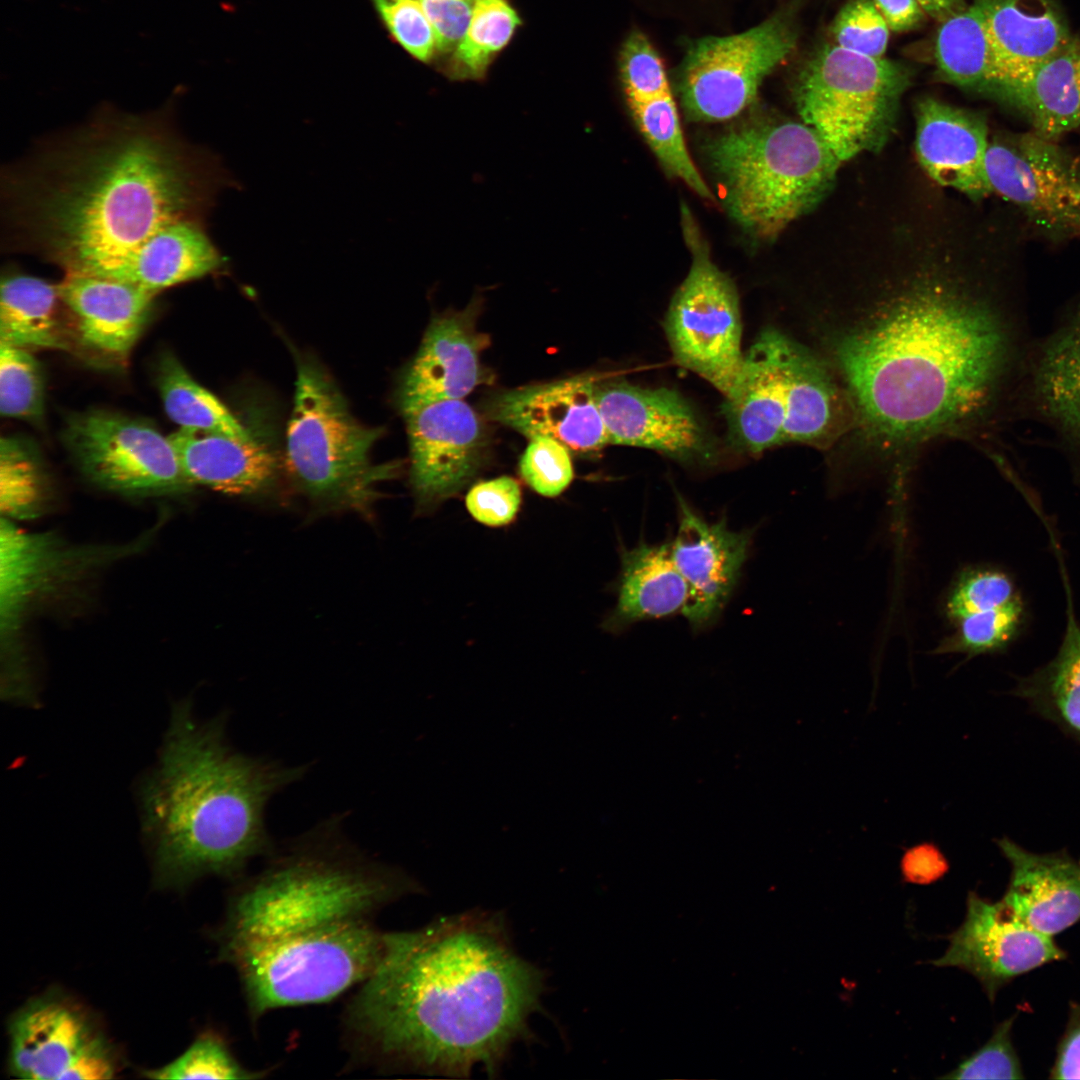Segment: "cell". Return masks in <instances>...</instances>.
<instances>
[{"mask_svg": "<svg viewBox=\"0 0 1080 1080\" xmlns=\"http://www.w3.org/2000/svg\"><path fill=\"white\" fill-rule=\"evenodd\" d=\"M789 340L768 328L744 354L739 377L723 406L729 440L739 450L759 453L785 443Z\"/></svg>", "mask_w": 1080, "mask_h": 1080, "instance_id": "obj_21", "label": "cell"}, {"mask_svg": "<svg viewBox=\"0 0 1080 1080\" xmlns=\"http://www.w3.org/2000/svg\"><path fill=\"white\" fill-rule=\"evenodd\" d=\"M519 474L539 495L557 497L567 489L574 477L571 453L552 438H531L520 457Z\"/></svg>", "mask_w": 1080, "mask_h": 1080, "instance_id": "obj_42", "label": "cell"}, {"mask_svg": "<svg viewBox=\"0 0 1080 1080\" xmlns=\"http://www.w3.org/2000/svg\"><path fill=\"white\" fill-rule=\"evenodd\" d=\"M40 466L32 450L16 437L0 440V507L8 519H31L43 505Z\"/></svg>", "mask_w": 1080, "mask_h": 1080, "instance_id": "obj_38", "label": "cell"}, {"mask_svg": "<svg viewBox=\"0 0 1080 1080\" xmlns=\"http://www.w3.org/2000/svg\"><path fill=\"white\" fill-rule=\"evenodd\" d=\"M237 182L190 143L168 109H102L39 143L1 175V242L63 273L121 280L166 227L207 220Z\"/></svg>", "mask_w": 1080, "mask_h": 1080, "instance_id": "obj_1", "label": "cell"}, {"mask_svg": "<svg viewBox=\"0 0 1080 1080\" xmlns=\"http://www.w3.org/2000/svg\"><path fill=\"white\" fill-rule=\"evenodd\" d=\"M58 289L78 342L116 363L127 360L158 295L124 281L80 273H64Z\"/></svg>", "mask_w": 1080, "mask_h": 1080, "instance_id": "obj_22", "label": "cell"}, {"mask_svg": "<svg viewBox=\"0 0 1080 1080\" xmlns=\"http://www.w3.org/2000/svg\"><path fill=\"white\" fill-rule=\"evenodd\" d=\"M601 375H575L497 391L482 405L486 417L531 439L552 438L578 457H594L609 444L594 397Z\"/></svg>", "mask_w": 1080, "mask_h": 1080, "instance_id": "obj_16", "label": "cell"}, {"mask_svg": "<svg viewBox=\"0 0 1080 1080\" xmlns=\"http://www.w3.org/2000/svg\"><path fill=\"white\" fill-rule=\"evenodd\" d=\"M522 491L517 480L500 476L474 484L465 498L471 517L488 527L510 524L519 513Z\"/></svg>", "mask_w": 1080, "mask_h": 1080, "instance_id": "obj_46", "label": "cell"}, {"mask_svg": "<svg viewBox=\"0 0 1080 1080\" xmlns=\"http://www.w3.org/2000/svg\"><path fill=\"white\" fill-rule=\"evenodd\" d=\"M304 772L233 750L223 719L201 722L189 702L174 705L157 765L140 790L157 882L239 878L252 860L272 854L266 805Z\"/></svg>", "mask_w": 1080, "mask_h": 1080, "instance_id": "obj_5", "label": "cell"}, {"mask_svg": "<svg viewBox=\"0 0 1080 1080\" xmlns=\"http://www.w3.org/2000/svg\"><path fill=\"white\" fill-rule=\"evenodd\" d=\"M226 266V257L208 232L207 220H184L166 227L149 241L120 281L159 294L217 274Z\"/></svg>", "mask_w": 1080, "mask_h": 1080, "instance_id": "obj_30", "label": "cell"}, {"mask_svg": "<svg viewBox=\"0 0 1080 1080\" xmlns=\"http://www.w3.org/2000/svg\"><path fill=\"white\" fill-rule=\"evenodd\" d=\"M1000 102L1020 112L1031 131L1052 140L1080 131V39L1012 84Z\"/></svg>", "mask_w": 1080, "mask_h": 1080, "instance_id": "obj_27", "label": "cell"}, {"mask_svg": "<svg viewBox=\"0 0 1080 1080\" xmlns=\"http://www.w3.org/2000/svg\"><path fill=\"white\" fill-rule=\"evenodd\" d=\"M520 24L507 0H476L467 28L451 52L446 72L453 80H479Z\"/></svg>", "mask_w": 1080, "mask_h": 1080, "instance_id": "obj_36", "label": "cell"}, {"mask_svg": "<svg viewBox=\"0 0 1080 1080\" xmlns=\"http://www.w3.org/2000/svg\"><path fill=\"white\" fill-rule=\"evenodd\" d=\"M594 397L609 443L659 451L681 462L709 460L711 439L689 403L676 391L625 381L595 384Z\"/></svg>", "mask_w": 1080, "mask_h": 1080, "instance_id": "obj_18", "label": "cell"}, {"mask_svg": "<svg viewBox=\"0 0 1080 1080\" xmlns=\"http://www.w3.org/2000/svg\"><path fill=\"white\" fill-rule=\"evenodd\" d=\"M1025 617L1022 598L1002 607L967 615L955 622V632L937 647L935 653L960 652L976 656L1001 652L1017 638Z\"/></svg>", "mask_w": 1080, "mask_h": 1080, "instance_id": "obj_37", "label": "cell"}, {"mask_svg": "<svg viewBox=\"0 0 1080 1080\" xmlns=\"http://www.w3.org/2000/svg\"><path fill=\"white\" fill-rule=\"evenodd\" d=\"M269 858L232 893L215 934L253 1026L276 1009L330 1002L357 987L384 952L378 913L417 890L405 873L362 854L336 822Z\"/></svg>", "mask_w": 1080, "mask_h": 1080, "instance_id": "obj_4", "label": "cell"}, {"mask_svg": "<svg viewBox=\"0 0 1080 1080\" xmlns=\"http://www.w3.org/2000/svg\"><path fill=\"white\" fill-rule=\"evenodd\" d=\"M902 878L916 885H929L949 871V862L937 845L923 842L907 849L900 862Z\"/></svg>", "mask_w": 1080, "mask_h": 1080, "instance_id": "obj_48", "label": "cell"}, {"mask_svg": "<svg viewBox=\"0 0 1080 1080\" xmlns=\"http://www.w3.org/2000/svg\"><path fill=\"white\" fill-rule=\"evenodd\" d=\"M618 600L603 628L612 633L644 619L683 611L688 586L676 568L670 546L641 543L621 552Z\"/></svg>", "mask_w": 1080, "mask_h": 1080, "instance_id": "obj_29", "label": "cell"}, {"mask_svg": "<svg viewBox=\"0 0 1080 1080\" xmlns=\"http://www.w3.org/2000/svg\"><path fill=\"white\" fill-rule=\"evenodd\" d=\"M541 970L520 958L500 922L473 913L387 932L375 970L341 1015L350 1064L377 1072H494L528 1030Z\"/></svg>", "mask_w": 1080, "mask_h": 1080, "instance_id": "obj_2", "label": "cell"}, {"mask_svg": "<svg viewBox=\"0 0 1080 1080\" xmlns=\"http://www.w3.org/2000/svg\"><path fill=\"white\" fill-rule=\"evenodd\" d=\"M911 77L902 63L827 44L799 74L797 111L843 163L886 144Z\"/></svg>", "mask_w": 1080, "mask_h": 1080, "instance_id": "obj_8", "label": "cell"}, {"mask_svg": "<svg viewBox=\"0 0 1080 1080\" xmlns=\"http://www.w3.org/2000/svg\"><path fill=\"white\" fill-rule=\"evenodd\" d=\"M681 226L692 256L665 318L674 359L726 396L741 372L742 324L733 281L712 261L690 210L682 205Z\"/></svg>", "mask_w": 1080, "mask_h": 1080, "instance_id": "obj_9", "label": "cell"}, {"mask_svg": "<svg viewBox=\"0 0 1080 1080\" xmlns=\"http://www.w3.org/2000/svg\"><path fill=\"white\" fill-rule=\"evenodd\" d=\"M393 38L414 58L430 61L437 53L434 29L420 0H372Z\"/></svg>", "mask_w": 1080, "mask_h": 1080, "instance_id": "obj_45", "label": "cell"}, {"mask_svg": "<svg viewBox=\"0 0 1080 1080\" xmlns=\"http://www.w3.org/2000/svg\"><path fill=\"white\" fill-rule=\"evenodd\" d=\"M628 105L640 132L663 167L700 197L713 200L687 150L671 91L629 101Z\"/></svg>", "mask_w": 1080, "mask_h": 1080, "instance_id": "obj_35", "label": "cell"}, {"mask_svg": "<svg viewBox=\"0 0 1080 1080\" xmlns=\"http://www.w3.org/2000/svg\"><path fill=\"white\" fill-rule=\"evenodd\" d=\"M1067 622L1055 657L1020 679L1012 694L1080 743V624L1067 589Z\"/></svg>", "mask_w": 1080, "mask_h": 1080, "instance_id": "obj_32", "label": "cell"}, {"mask_svg": "<svg viewBox=\"0 0 1080 1080\" xmlns=\"http://www.w3.org/2000/svg\"><path fill=\"white\" fill-rule=\"evenodd\" d=\"M893 31H907L917 26L924 11L917 0H873Z\"/></svg>", "mask_w": 1080, "mask_h": 1080, "instance_id": "obj_50", "label": "cell"}, {"mask_svg": "<svg viewBox=\"0 0 1080 1080\" xmlns=\"http://www.w3.org/2000/svg\"><path fill=\"white\" fill-rule=\"evenodd\" d=\"M434 29L438 53H451L462 38L476 0H420Z\"/></svg>", "mask_w": 1080, "mask_h": 1080, "instance_id": "obj_47", "label": "cell"}, {"mask_svg": "<svg viewBox=\"0 0 1080 1080\" xmlns=\"http://www.w3.org/2000/svg\"><path fill=\"white\" fill-rule=\"evenodd\" d=\"M889 30L873 0L849 1L832 25L836 45L874 58H882L885 54Z\"/></svg>", "mask_w": 1080, "mask_h": 1080, "instance_id": "obj_43", "label": "cell"}, {"mask_svg": "<svg viewBox=\"0 0 1080 1080\" xmlns=\"http://www.w3.org/2000/svg\"><path fill=\"white\" fill-rule=\"evenodd\" d=\"M705 154L729 215L751 237L771 240L830 192L842 164L805 123L757 118L710 139Z\"/></svg>", "mask_w": 1080, "mask_h": 1080, "instance_id": "obj_6", "label": "cell"}, {"mask_svg": "<svg viewBox=\"0 0 1080 1080\" xmlns=\"http://www.w3.org/2000/svg\"><path fill=\"white\" fill-rule=\"evenodd\" d=\"M409 440V484L415 514H432L478 475L488 450L486 428L461 399L402 412Z\"/></svg>", "mask_w": 1080, "mask_h": 1080, "instance_id": "obj_14", "label": "cell"}, {"mask_svg": "<svg viewBox=\"0 0 1080 1080\" xmlns=\"http://www.w3.org/2000/svg\"><path fill=\"white\" fill-rule=\"evenodd\" d=\"M963 923L947 938L945 953L929 963L974 976L991 1002L1016 977L1067 956L1055 942L1018 919L999 901L974 891L967 896Z\"/></svg>", "mask_w": 1080, "mask_h": 1080, "instance_id": "obj_15", "label": "cell"}, {"mask_svg": "<svg viewBox=\"0 0 1080 1080\" xmlns=\"http://www.w3.org/2000/svg\"><path fill=\"white\" fill-rule=\"evenodd\" d=\"M849 404L824 361L790 338L784 442H830L847 424Z\"/></svg>", "mask_w": 1080, "mask_h": 1080, "instance_id": "obj_28", "label": "cell"}, {"mask_svg": "<svg viewBox=\"0 0 1080 1080\" xmlns=\"http://www.w3.org/2000/svg\"><path fill=\"white\" fill-rule=\"evenodd\" d=\"M169 439L192 487L256 501L271 498L276 490L277 458L252 436L179 428Z\"/></svg>", "mask_w": 1080, "mask_h": 1080, "instance_id": "obj_26", "label": "cell"}, {"mask_svg": "<svg viewBox=\"0 0 1080 1080\" xmlns=\"http://www.w3.org/2000/svg\"><path fill=\"white\" fill-rule=\"evenodd\" d=\"M1050 1078L1080 1079V1003H1070L1068 1021L1057 1046Z\"/></svg>", "mask_w": 1080, "mask_h": 1080, "instance_id": "obj_49", "label": "cell"}, {"mask_svg": "<svg viewBox=\"0 0 1080 1080\" xmlns=\"http://www.w3.org/2000/svg\"><path fill=\"white\" fill-rule=\"evenodd\" d=\"M383 430L358 422L326 371L314 360L297 361L286 466L295 489L323 516L354 512L371 520L381 497L377 486L398 477L401 464H374L370 453Z\"/></svg>", "mask_w": 1080, "mask_h": 1080, "instance_id": "obj_7", "label": "cell"}, {"mask_svg": "<svg viewBox=\"0 0 1080 1080\" xmlns=\"http://www.w3.org/2000/svg\"><path fill=\"white\" fill-rule=\"evenodd\" d=\"M58 283L16 270L1 279L0 342L27 350L61 349L70 346L61 318Z\"/></svg>", "mask_w": 1080, "mask_h": 1080, "instance_id": "obj_31", "label": "cell"}, {"mask_svg": "<svg viewBox=\"0 0 1080 1080\" xmlns=\"http://www.w3.org/2000/svg\"><path fill=\"white\" fill-rule=\"evenodd\" d=\"M64 439L81 471L105 489L161 495L192 487L169 436L144 421L91 410L70 418Z\"/></svg>", "mask_w": 1080, "mask_h": 1080, "instance_id": "obj_12", "label": "cell"}, {"mask_svg": "<svg viewBox=\"0 0 1080 1080\" xmlns=\"http://www.w3.org/2000/svg\"><path fill=\"white\" fill-rule=\"evenodd\" d=\"M915 116V151L926 174L972 200L991 195L985 170L990 138L984 116L932 97L917 103Z\"/></svg>", "mask_w": 1080, "mask_h": 1080, "instance_id": "obj_23", "label": "cell"}, {"mask_svg": "<svg viewBox=\"0 0 1080 1080\" xmlns=\"http://www.w3.org/2000/svg\"><path fill=\"white\" fill-rule=\"evenodd\" d=\"M996 843L1011 867L1000 901L1013 915L1050 937L1080 921V859L1034 853L1007 837Z\"/></svg>", "mask_w": 1080, "mask_h": 1080, "instance_id": "obj_25", "label": "cell"}, {"mask_svg": "<svg viewBox=\"0 0 1080 1080\" xmlns=\"http://www.w3.org/2000/svg\"><path fill=\"white\" fill-rule=\"evenodd\" d=\"M923 11L938 22L962 10L967 4L964 0H917Z\"/></svg>", "mask_w": 1080, "mask_h": 1080, "instance_id": "obj_51", "label": "cell"}, {"mask_svg": "<svg viewBox=\"0 0 1080 1080\" xmlns=\"http://www.w3.org/2000/svg\"><path fill=\"white\" fill-rule=\"evenodd\" d=\"M1022 598L1012 577L998 568L978 567L965 570L954 582L945 613L952 622L981 611L1007 605Z\"/></svg>", "mask_w": 1080, "mask_h": 1080, "instance_id": "obj_41", "label": "cell"}, {"mask_svg": "<svg viewBox=\"0 0 1080 1080\" xmlns=\"http://www.w3.org/2000/svg\"><path fill=\"white\" fill-rule=\"evenodd\" d=\"M8 1072L34 1080L111 1079L119 1070L114 1048L78 1003L49 992L18 1009L8 1026Z\"/></svg>", "mask_w": 1080, "mask_h": 1080, "instance_id": "obj_13", "label": "cell"}, {"mask_svg": "<svg viewBox=\"0 0 1080 1080\" xmlns=\"http://www.w3.org/2000/svg\"><path fill=\"white\" fill-rule=\"evenodd\" d=\"M1017 1015L999 1023L988 1041L944 1079H1023L1024 1071L1012 1042V1028Z\"/></svg>", "mask_w": 1080, "mask_h": 1080, "instance_id": "obj_44", "label": "cell"}, {"mask_svg": "<svg viewBox=\"0 0 1080 1080\" xmlns=\"http://www.w3.org/2000/svg\"><path fill=\"white\" fill-rule=\"evenodd\" d=\"M987 0H972L941 22L935 41L937 75L957 87L988 96L990 47L986 31Z\"/></svg>", "mask_w": 1080, "mask_h": 1080, "instance_id": "obj_33", "label": "cell"}, {"mask_svg": "<svg viewBox=\"0 0 1080 1080\" xmlns=\"http://www.w3.org/2000/svg\"><path fill=\"white\" fill-rule=\"evenodd\" d=\"M835 337L851 403L893 441L1016 416L1033 342L1018 308L938 279L912 283Z\"/></svg>", "mask_w": 1080, "mask_h": 1080, "instance_id": "obj_3", "label": "cell"}, {"mask_svg": "<svg viewBox=\"0 0 1080 1080\" xmlns=\"http://www.w3.org/2000/svg\"><path fill=\"white\" fill-rule=\"evenodd\" d=\"M44 409V382L29 350L0 342V412L2 416L37 419Z\"/></svg>", "mask_w": 1080, "mask_h": 1080, "instance_id": "obj_40", "label": "cell"}, {"mask_svg": "<svg viewBox=\"0 0 1080 1080\" xmlns=\"http://www.w3.org/2000/svg\"><path fill=\"white\" fill-rule=\"evenodd\" d=\"M1016 416L1047 427L1080 481V298L1046 336L1032 342Z\"/></svg>", "mask_w": 1080, "mask_h": 1080, "instance_id": "obj_17", "label": "cell"}, {"mask_svg": "<svg viewBox=\"0 0 1080 1080\" xmlns=\"http://www.w3.org/2000/svg\"><path fill=\"white\" fill-rule=\"evenodd\" d=\"M157 384L167 415L180 428L251 437L228 408L198 384L170 353L164 354L159 361Z\"/></svg>", "mask_w": 1080, "mask_h": 1080, "instance_id": "obj_34", "label": "cell"}, {"mask_svg": "<svg viewBox=\"0 0 1080 1080\" xmlns=\"http://www.w3.org/2000/svg\"><path fill=\"white\" fill-rule=\"evenodd\" d=\"M791 13L781 12L745 32L696 41L682 62L678 92L696 121H723L752 104L764 78L794 50Z\"/></svg>", "mask_w": 1080, "mask_h": 1080, "instance_id": "obj_10", "label": "cell"}, {"mask_svg": "<svg viewBox=\"0 0 1080 1080\" xmlns=\"http://www.w3.org/2000/svg\"><path fill=\"white\" fill-rule=\"evenodd\" d=\"M986 31L991 62L988 96L998 101L1007 88L1072 39L1054 0H987Z\"/></svg>", "mask_w": 1080, "mask_h": 1080, "instance_id": "obj_24", "label": "cell"}, {"mask_svg": "<svg viewBox=\"0 0 1080 1080\" xmlns=\"http://www.w3.org/2000/svg\"><path fill=\"white\" fill-rule=\"evenodd\" d=\"M1033 131L990 139L985 170L1005 199L1052 240L1080 239V155Z\"/></svg>", "mask_w": 1080, "mask_h": 1080, "instance_id": "obj_11", "label": "cell"}, {"mask_svg": "<svg viewBox=\"0 0 1080 1080\" xmlns=\"http://www.w3.org/2000/svg\"><path fill=\"white\" fill-rule=\"evenodd\" d=\"M482 295L461 311L437 315L427 327L416 356L404 373L398 402L402 412L443 400L462 399L492 375L480 355L489 337L476 329Z\"/></svg>", "mask_w": 1080, "mask_h": 1080, "instance_id": "obj_19", "label": "cell"}, {"mask_svg": "<svg viewBox=\"0 0 1080 1080\" xmlns=\"http://www.w3.org/2000/svg\"><path fill=\"white\" fill-rule=\"evenodd\" d=\"M679 527L672 560L688 586L683 615L696 630L719 616L740 577L751 532L730 530L725 519L708 523L678 496Z\"/></svg>", "mask_w": 1080, "mask_h": 1080, "instance_id": "obj_20", "label": "cell"}, {"mask_svg": "<svg viewBox=\"0 0 1080 1080\" xmlns=\"http://www.w3.org/2000/svg\"><path fill=\"white\" fill-rule=\"evenodd\" d=\"M270 1070H252L233 1055L226 1041L217 1033L200 1035L180 1056L161 1067L145 1070L150 1079H256Z\"/></svg>", "mask_w": 1080, "mask_h": 1080, "instance_id": "obj_39", "label": "cell"}]
</instances>
